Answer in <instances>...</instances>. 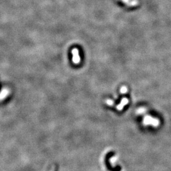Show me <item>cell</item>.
<instances>
[{
	"instance_id": "cell-1",
	"label": "cell",
	"mask_w": 171,
	"mask_h": 171,
	"mask_svg": "<svg viewBox=\"0 0 171 171\" xmlns=\"http://www.w3.org/2000/svg\"><path fill=\"white\" fill-rule=\"evenodd\" d=\"M72 54H73V58H72V61L74 63L77 64L80 62V57L79 55V51L77 49H74L72 52Z\"/></svg>"
},
{
	"instance_id": "cell-2",
	"label": "cell",
	"mask_w": 171,
	"mask_h": 171,
	"mask_svg": "<svg viewBox=\"0 0 171 171\" xmlns=\"http://www.w3.org/2000/svg\"><path fill=\"white\" fill-rule=\"evenodd\" d=\"M127 103H128V100H127V98H123V99L121 100V103H120L117 106V110H122L123 109L124 107L126 105H127Z\"/></svg>"
},
{
	"instance_id": "cell-3",
	"label": "cell",
	"mask_w": 171,
	"mask_h": 171,
	"mask_svg": "<svg viewBox=\"0 0 171 171\" xmlns=\"http://www.w3.org/2000/svg\"><path fill=\"white\" fill-rule=\"evenodd\" d=\"M106 102H107V103L108 105H113V104H114V103H113V101L112 100H111V99H107V101H106Z\"/></svg>"
},
{
	"instance_id": "cell-4",
	"label": "cell",
	"mask_w": 171,
	"mask_h": 171,
	"mask_svg": "<svg viewBox=\"0 0 171 171\" xmlns=\"http://www.w3.org/2000/svg\"><path fill=\"white\" fill-rule=\"evenodd\" d=\"M126 91H127V89H126V88H125V87H123V88H121V93H126Z\"/></svg>"
},
{
	"instance_id": "cell-5",
	"label": "cell",
	"mask_w": 171,
	"mask_h": 171,
	"mask_svg": "<svg viewBox=\"0 0 171 171\" xmlns=\"http://www.w3.org/2000/svg\"><path fill=\"white\" fill-rule=\"evenodd\" d=\"M116 159V157H112V159H110V162H111V164H113V162H115V160Z\"/></svg>"
}]
</instances>
